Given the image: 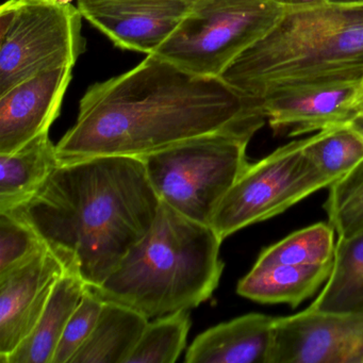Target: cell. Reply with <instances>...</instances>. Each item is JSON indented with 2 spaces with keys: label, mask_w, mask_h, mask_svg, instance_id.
<instances>
[{
  "label": "cell",
  "mask_w": 363,
  "mask_h": 363,
  "mask_svg": "<svg viewBox=\"0 0 363 363\" xmlns=\"http://www.w3.org/2000/svg\"><path fill=\"white\" fill-rule=\"evenodd\" d=\"M258 105L220 78L193 75L147 55L84 93L74 126L56 145L60 164L103 156L142 157L176 144L265 124Z\"/></svg>",
  "instance_id": "1"
},
{
  "label": "cell",
  "mask_w": 363,
  "mask_h": 363,
  "mask_svg": "<svg viewBox=\"0 0 363 363\" xmlns=\"http://www.w3.org/2000/svg\"><path fill=\"white\" fill-rule=\"evenodd\" d=\"M160 203L141 158L103 156L59 164L29 201L7 212L93 288L147 233Z\"/></svg>",
  "instance_id": "2"
},
{
  "label": "cell",
  "mask_w": 363,
  "mask_h": 363,
  "mask_svg": "<svg viewBox=\"0 0 363 363\" xmlns=\"http://www.w3.org/2000/svg\"><path fill=\"white\" fill-rule=\"evenodd\" d=\"M250 103L363 79V0L288 7L220 76Z\"/></svg>",
  "instance_id": "3"
},
{
  "label": "cell",
  "mask_w": 363,
  "mask_h": 363,
  "mask_svg": "<svg viewBox=\"0 0 363 363\" xmlns=\"http://www.w3.org/2000/svg\"><path fill=\"white\" fill-rule=\"evenodd\" d=\"M222 242L209 225L161 201L147 233L103 284L88 288L104 301L123 303L150 320L193 309L220 284Z\"/></svg>",
  "instance_id": "4"
},
{
  "label": "cell",
  "mask_w": 363,
  "mask_h": 363,
  "mask_svg": "<svg viewBox=\"0 0 363 363\" xmlns=\"http://www.w3.org/2000/svg\"><path fill=\"white\" fill-rule=\"evenodd\" d=\"M257 131H220L142 157L160 201L210 226L220 201L250 164L246 148Z\"/></svg>",
  "instance_id": "5"
},
{
  "label": "cell",
  "mask_w": 363,
  "mask_h": 363,
  "mask_svg": "<svg viewBox=\"0 0 363 363\" xmlns=\"http://www.w3.org/2000/svg\"><path fill=\"white\" fill-rule=\"evenodd\" d=\"M286 11L280 0H199L152 55L193 75L220 78Z\"/></svg>",
  "instance_id": "6"
},
{
  "label": "cell",
  "mask_w": 363,
  "mask_h": 363,
  "mask_svg": "<svg viewBox=\"0 0 363 363\" xmlns=\"http://www.w3.org/2000/svg\"><path fill=\"white\" fill-rule=\"evenodd\" d=\"M71 4L8 0L0 8V96L35 76L74 67L86 50Z\"/></svg>",
  "instance_id": "7"
},
{
  "label": "cell",
  "mask_w": 363,
  "mask_h": 363,
  "mask_svg": "<svg viewBox=\"0 0 363 363\" xmlns=\"http://www.w3.org/2000/svg\"><path fill=\"white\" fill-rule=\"evenodd\" d=\"M310 137L291 142L248 164L218 205L210 226L224 241L269 220L333 182L306 154Z\"/></svg>",
  "instance_id": "8"
},
{
  "label": "cell",
  "mask_w": 363,
  "mask_h": 363,
  "mask_svg": "<svg viewBox=\"0 0 363 363\" xmlns=\"http://www.w3.org/2000/svg\"><path fill=\"white\" fill-rule=\"evenodd\" d=\"M269 363H363V312L276 318Z\"/></svg>",
  "instance_id": "9"
},
{
  "label": "cell",
  "mask_w": 363,
  "mask_h": 363,
  "mask_svg": "<svg viewBox=\"0 0 363 363\" xmlns=\"http://www.w3.org/2000/svg\"><path fill=\"white\" fill-rule=\"evenodd\" d=\"M77 8L116 48L152 55L199 0H77Z\"/></svg>",
  "instance_id": "10"
},
{
  "label": "cell",
  "mask_w": 363,
  "mask_h": 363,
  "mask_svg": "<svg viewBox=\"0 0 363 363\" xmlns=\"http://www.w3.org/2000/svg\"><path fill=\"white\" fill-rule=\"evenodd\" d=\"M65 271L60 259L46 247L0 275V362L30 335Z\"/></svg>",
  "instance_id": "11"
},
{
  "label": "cell",
  "mask_w": 363,
  "mask_h": 363,
  "mask_svg": "<svg viewBox=\"0 0 363 363\" xmlns=\"http://www.w3.org/2000/svg\"><path fill=\"white\" fill-rule=\"evenodd\" d=\"M73 67L40 74L0 96V154H11L42 133L60 116Z\"/></svg>",
  "instance_id": "12"
},
{
  "label": "cell",
  "mask_w": 363,
  "mask_h": 363,
  "mask_svg": "<svg viewBox=\"0 0 363 363\" xmlns=\"http://www.w3.org/2000/svg\"><path fill=\"white\" fill-rule=\"evenodd\" d=\"M363 79L271 97L257 103L275 135L298 137L348 124L357 116Z\"/></svg>",
  "instance_id": "13"
},
{
  "label": "cell",
  "mask_w": 363,
  "mask_h": 363,
  "mask_svg": "<svg viewBox=\"0 0 363 363\" xmlns=\"http://www.w3.org/2000/svg\"><path fill=\"white\" fill-rule=\"evenodd\" d=\"M276 318L250 313L220 323L195 337L186 363H269Z\"/></svg>",
  "instance_id": "14"
},
{
  "label": "cell",
  "mask_w": 363,
  "mask_h": 363,
  "mask_svg": "<svg viewBox=\"0 0 363 363\" xmlns=\"http://www.w3.org/2000/svg\"><path fill=\"white\" fill-rule=\"evenodd\" d=\"M59 164L48 133L11 154H0V212L12 211L29 201Z\"/></svg>",
  "instance_id": "15"
},
{
  "label": "cell",
  "mask_w": 363,
  "mask_h": 363,
  "mask_svg": "<svg viewBox=\"0 0 363 363\" xmlns=\"http://www.w3.org/2000/svg\"><path fill=\"white\" fill-rule=\"evenodd\" d=\"M333 262L318 265H258L240 280L238 293L262 303L295 308L326 284Z\"/></svg>",
  "instance_id": "16"
},
{
  "label": "cell",
  "mask_w": 363,
  "mask_h": 363,
  "mask_svg": "<svg viewBox=\"0 0 363 363\" xmlns=\"http://www.w3.org/2000/svg\"><path fill=\"white\" fill-rule=\"evenodd\" d=\"M86 282L65 271L58 280L39 322L4 363H52L67 322L86 293Z\"/></svg>",
  "instance_id": "17"
},
{
  "label": "cell",
  "mask_w": 363,
  "mask_h": 363,
  "mask_svg": "<svg viewBox=\"0 0 363 363\" xmlns=\"http://www.w3.org/2000/svg\"><path fill=\"white\" fill-rule=\"evenodd\" d=\"M148 322L133 308L104 301L92 333L69 363H127Z\"/></svg>",
  "instance_id": "18"
},
{
  "label": "cell",
  "mask_w": 363,
  "mask_h": 363,
  "mask_svg": "<svg viewBox=\"0 0 363 363\" xmlns=\"http://www.w3.org/2000/svg\"><path fill=\"white\" fill-rule=\"evenodd\" d=\"M308 308L333 313L363 312V230L337 238L333 271Z\"/></svg>",
  "instance_id": "19"
},
{
  "label": "cell",
  "mask_w": 363,
  "mask_h": 363,
  "mask_svg": "<svg viewBox=\"0 0 363 363\" xmlns=\"http://www.w3.org/2000/svg\"><path fill=\"white\" fill-rule=\"evenodd\" d=\"M335 233L330 223L306 227L265 248L256 264L318 265L333 262Z\"/></svg>",
  "instance_id": "20"
},
{
  "label": "cell",
  "mask_w": 363,
  "mask_h": 363,
  "mask_svg": "<svg viewBox=\"0 0 363 363\" xmlns=\"http://www.w3.org/2000/svg\"><path fill=\"white\" fill-rule=\"evenodd\" d=\"M306 154L333 184L363 161V142L348 124L310 135Z\"/></svg>",
  "instance_id": "21"
},
{
  "label": "cell",
  "mask_w": 363,
  "mask_h": 363,
  "mask_svg": "<svg viewBox=\"0 0 363 363\" xmlns=\"http://www.w3.org/2000/svg\"><path fill=\"white\" fill-rule=\"evenodd\" d=\"M190 310H180L148 322L127 363H174L186 345Z\"/></svg>",
  "instance_id": "22"
},
{
  "label": "cell",
  "mask_w": 363,
  "mask_h": 363,
  "mask_svg": "<svg viewBox=\"0 0 363 363\" xmlns=\"http://www.w3.org/2000/svg\"><path fill=\"white\" fill-rule=\"evenodd\" d=\"M324 208L337 238L352 237L363 230V161L329 186Z\"/></svg>",
  "instance_id": "23"
},
{
  "label": "cell",
  "mask_w": 363,
  "mask_h": 363,
  "mask_svg": "<svg viewBox=\"0 0 363 363\" xmlns=\"http://www.w3.org/2000/svg\"><path fill=\"white\" fill-rule=\"evenodd\" d=\"M48 247L35 229L12 212H0V275Z\"/></svg>",
  "instance_id": "24"
},
{
  "label": "cell",
  "mask_w": 363,
  "mask_h": 363,
  "mask_svg": "<svg viewBox=\"0 0 363 363\" xmlns=\"http://www.w3.org/2000/svg\"><path fill=\"white\" fill-rule=\"evenodd\" d=\"M103 306V299L86 288L79 305L72 314L63 331L52 363H69L76 352L92 333Z\"/></svg>",
  "instance_id": "25"
},
{
  "label": "cell",
  "mask_w": 363,
  "mask_h": 363,
  "mask_svg": "<svg viewBox=\"0 0 363 363\" xmlns=\"http://www.w3.org/2000/svg\"><path fill=\"white\" fill-rule=\"evenodd\" d=\"M288 7H318L329 3L328 0H282Z\"/></svg>",
  "instance_id": "26"
},
{
  "label": "cell",
  "mask_w": 363,
  "mask_h": 363,
  "mask_svg": "<svg viewBox=\"0 0 363 363\" xmlns=\"http://www.w3.org/2000/svg\"><path fill=\"white\" fill-rule=\"evenodd\" d=\"M348 126L360 137V139L362 140L363 142V113L357 114V116L348 123Z\"/></svg>",
  "instance_id": "27"
},
{
  "label": "cell",
  "mask_w": 363,
  "mask_h": 363,
  "mask_svg": "<svg viewBox=\"0 0 363 363\" xmlns=\"http://www.w3.org/2000/svg\"><path fill=\"white\" fill-rule=\"evenodd\" d=\"M356 110H357V114L363 113V86H362V91H361L360 99H359L358 104H357Z\"/></svg>",
  "instance_id": "28"
},
{
  "label": "cell",
  "mask_w": 363,
  "mask_h": 363,
  "mask_svg": "<svg viewBox=\"0 0 363 363\" xmlns=\"http://www.w3.org/2000/svg\"><path fill=\"white\" fill-rule=\"evenodd\" d=\"M329 3H350V1H361V0H328Z\"/></svg>",
  "instance_id": "29"
},
{
  "label": "cell",
  "mask_w": 363,
  "mask_h": 363,
  "mask_svg": "<svg viewBox=\"0 0 363 363\" xmlns=\"http://www.w3.org/2000/svg\"><path fill=\"white\" fill-rule=\"evenodd\" d=\"M52 1L59 4H71L73 0H52Z\"/></svg>",
  "instance_id": "30"
},
{
  "label": "cell",
  "mask_w": 363,
  "mask_h": 363,
  "mask_svg": "<svg viewBox=\"0 0 363 363\" xmlns=\"http://www.w3.org/2000/svg\"><path fill=\"white\" fill-rule=\"evenodd\" d=\"M48 1H52V0H48Z\"/></svg>",
  "instance_id": "31"
},
{
  "label": "cell",
  "mask_w": 363,
  "mask_h": 363,
  "mask_svg": "<svg viewBox=\"0 0 363 363\" xmlns=\"http://www.w3.org/2000/svg\"><path fill=\"white\" fill-rule=\"evenodd\" d=\"M280 1H282V0H280Z\"/></svg>",
  "instance_id": "32"
}]
</instances>
